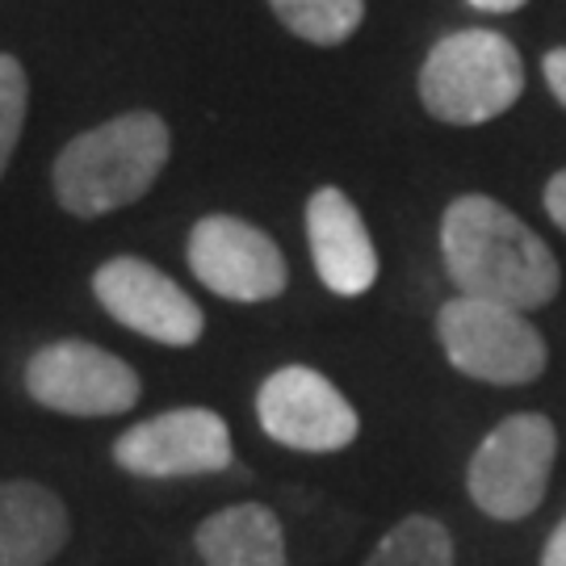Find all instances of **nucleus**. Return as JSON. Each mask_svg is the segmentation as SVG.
<instances>
[{
    "label": "nucleus",
    "mask_w": 566,
    "mask_h": 566,
    "mask_svg": "<svg viewBox=\"0 0 566 566\" xmlns=\"http://www.w3.org/2000/svg\"><path fill=\"white\" fill-rule=\"evenodd\" d=\"M365 566H453V537L432 516H407L378 542Z\"/></svg>",
    "instance_id": "4468645a"
},
{
    "label": "nucleus",
    "mask_w": 566,
    "mask_h": 566,
    "mask_svg": "<svg viewBox=\"0 0 566 566\" xmlns=\"http://www.w3.org/2000/svg\"><path fill=\"white\" fill-rule=\"evenodd\" d=\"M168 164V126L151 109H135L93 126L55 160V198L63 210L97 219L139 202Z\"/></svg>",
    "instance_id": "f03ea898"
},
{
    "label": "nucleus",
    "mask_w": 566,
    "mask_h": 566,
    "mask_svg": "<svg viewBox=\"0 0 566 566\" xmlns=\"http://www.w3.org/2000/svg\"><path fill=\"white\" fill-rule=\"evenodd\" d=\"M525 93V63L495 30H458L428 51L420 102L437 122L479 126L500 118Z\"/></svg>",
    "instance_id": "7ed1b4c3"
},
{
    "label": "nucleus",
    "mask_w": 566,
    "mask_h": 566,
    "mask_svg": "<svg viewBox=\"0 0 566 566\" xmlns=\"http://www.w3.org/2000/svg\"><path fill=\"white\" fill-rule=\"evenodd\" d=\"M542 566H566V516L549 533L546 549H542Z\"/></svg>",
    "instance_id": "6ab92c4d"
},
{
    "label": "nucleus",
    "mask_w": 566,
    "mask_h": 566,
    "mask_svg": "<svg viewBox=\"0 0 566 566\" xmlns=\"http://www.w3.org/2000/svg\"><path fill=\"white\" fill-rule=\"evenodd\" d=\"M546 81H549V88H554V97L566 105V46H558V51L546 55Z\"/></svg>",
    "instance_id": "a211bd4d"
},
{
    "label": "nucleus",
    "mask_w": 566,
    "mask_h": 566,
    "mask_svg": "<svg viewBox=\"0 0 566 566\" xmlns=\"http://www.w3.org/2000/svg\"><path fill=\"white\" fill-rule=\"evenodd\" d=\"M546 210H549V219H554V223L566 231V168L549 177V185H546Z\"/></svg>",
    "instance_id": "f3484780"
},
{
    "label": "nucleus",
    "mask_w": 566,
    "mask_h": 566,
    "mask_svg": "<svg viewBox=\"0 0 566 566\" xmlns=\"http://www.w3.org/2000/svg\"><path fill=\"white\" fill-rule=\"evenodd\" d=\"M30 399L63 416H122L139 403V374L88 340H55L25 365Z\"/></svg>",
    "instance_id": "423d86ee"
},
{
    "label": "nucleus",
    "mask_w": 566,
    "mask_h": 566,
    "mask_svg": "<svg viewBox=\"0 0 566 566\" xmlns=\"http://www.w3.org/2000/svg\"><path fill=\"white\" fill-rule=\"evenodd\" d=\"M441 252L462 294L504 303L512 311L546 306L563 282L558 261L542 235L483 193H465L446 210Z\"/></svg>",
    "instance_id": "f257e3e1"
},
{
    "label": "nucleus",
    "mask_w": 566,
    "mask_h": 566,
    "mask_svg": "<svg viewBox=\"0 0 566 566\" xmlns=\"http://www.w3.org/2000/svg\"><path fill=\"white\" fill-rule=\"evenodd\" d=\"M67 507L42 483H0V566H46L67 546Z\"/></svg>",
    "instance_id": "f8f14e48"
},
{
    "label": "nucleus",
    "mask_w": 566,
    "mask_h": 566,
    "mask_svg": "<svg viewBox=\"0 0 566 566\" xmlns=\"http://www.w3.org/2000/svg\"><path fill=\"white\" fill-rule=\"evenodd\" d=\"M193 546L206 566H285L282 521L264 504H231L206 516Z\"/></svg>",
    "instance_id": "ddd939ff"
},
{
    "label": "nucleus",
    "mask_w": 566,
    "mask_h": 566,
    "mask_svg": "<svg viewBox=\"0 0 566 566\" xmlns=\"http://www.w3.org/2000/svg\"><path fill=\"white\" fill-rule=\"evenodd\" d=\"M93 294L122 327H130L156 344H168V348L198 344L206 327L198 303L168 273H160L156 264L139 261V256L105 261L93 273Z\"/></svg>",
    "instance_id": "9d476101"
},
{
    "label": "nucleus",
    "mask_w": 566,
    "mask_h": 566,
    "mask_svg": "<svg viewBox=\"0 0 566 566\" xmlns=\"http://www.w3.org/2000/svg\"><path fill=\"white\" fill-rule=\"evenodd\" d=\"M474 9H483V13H516L525 0H470Z\"/></svg>",
    "instance_id": "aec40b11"
},
{
    "label": "nucleus",
    "mask_w": 566,
    "mask_h": 566,
    "mask_svg": "<svg viewBox=\"0 0 566 566\" xmlns=\"http://www.w3.org/2000/svg\"><path fill=\"white\" fill-rule=\"evenodd\" d=\"M264 437L303 453H336L357 441V411L324 374L306 365H285L269 374L256 395Z\"/></svg>",
    "instance_id": "1a4fd4ad"
},
{
    "label": "nucleus",
    "mask_w": 566,
    "mask_h": 566,
    "mask_svg": "<svg viewBox=\"0 0 566 566\" xmlns=\"http://www.w3.org/2000/svg\"><path fill=\"white\" fill-rule=\"evenodd\" d=\"M25 109H30V81L25 67L13 55H0V177L13 160L25 126Z\"/></svg>",
    "instance_id": "dca6fc26"
},
{
    "label": "nucleus",
    "mask_w": 566,
    "mask_h": 566,
    "mask_svg": "<svg viewBox=\"0 0 566 566\" xmlns=\"http://www.w3.org/2000/svg\"><path fill=\"white\" fill-rule=\"evenodd\" d=\"M446 357L465 378L491 386H525L546 369V340L521 311L458 294L437 315Z\"/></svg>",
    "instance_id": "39448f33"
},
{
    "label": "nucleus",
    "mask_w": 566,
    "mask_h": 566,
    "mask_svg": "<svg viewBox=\"0 0 566 566\" xmlns=\"http://www.w3.org/2000/svg\"><path fill=\"white\" fill-rule=\"evenodd\" d=\"M558 432L546 416L521 411L486 432L465 470V491L491 521H525L546 500Z\"/></svg>",
    "instance_id": "20e7f679"
},
{
    "label": "nucleus",
    "mask_w": 566,
    "mask_h": 566,
    "mask_svg": "<svg viewBox=\"0 0 566 566\" xmlns=\"http://www.w3.org/2000/svg\"><path fill=\"white\" fill-rule=\"evenodd\" d=\"M193 277L231 303H269L290 282L282 248L235 214H206L189 231Z\"/></svg>",
    "instance_id": "6e6552de"
},
{
    "label": "nucleus",
    "mask_w": 566,
    "mask_h": 566,
    "mask_svg": "<svg viewBox=\"0 0 566 566\" xmlns=\"http://www.w3.org/2000/svg\"><path fill=\"white\" fill-rule=\"evenodd\" d=\"M114 462L135 479H198L231 465V428L210 407H177L122 432Z\"/></svg>",
    "instance_id": "0eeeda50"
},
{
    "label": "nucleus",
    "mask_w": 566,
    "mask_h": 566,
    "mask_svg": "<svg viewBox=\"0 0 566 566\" xmlns=\"http://www.w3.org/2000/svg\"><path fill=\"white\" fill-rule=\"evenodd\" d=\"M269 4L285 21V30H294L315 46L344 42L365 18V0H269Z\"/></svg>",
    "instance_id": "2eb2a0df"
},
{
    "label": "nucleus",
    "mask_w": 566,
    "mask_h": 566,
    "mask_svg": "<svg viewBox=\"0 0 566 566\" xmlns=\"http://www.w3.org/2000/svg\"><path fill=\"white\" fill-rule=\"evenodd\" d=\"M306 240H311V256L319 269V282L340 294V298H357L369 285L378 282V252L374 240L361 223V210L348 202L340 189H315L306 202Z\"/></svg>",
    "instance_id": "9b49d317"
}]
</instances>
